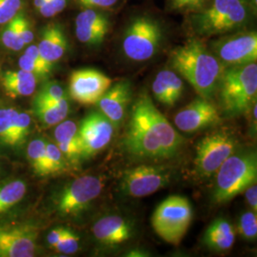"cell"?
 <instances>
[{
	"label": "cell",
	"instance_id": "1",
	"mask_svg": "<svg viewBox=\"0 0 257 257\" xmlns=\"http://www.w3.org/2000/svg\"><path fill=\"white\" fill-rule=\"evenodd\" d=\"M123 143L131 156L165 159L178 154L184 138L156 108L151 96L142 93L133 105Z\"/></svg>",
	"mask_w": 257,
	"mask_h": 257
},
{
	"label": "cell",
	"instance_id": "2",
	"mask_svg": "<svg viewBox=\"0 0 257 257\" xmlns=\"http://www.w3.org/2000/svg\"><path fill=\"white\" fill-rule=\"evenodd\" d=\"M171 64L206 99H211L225 70L220 60L198 40L176 47L171 54Z\"/></svg>",
	"mask_w": 257,
	"mask_h": 257
},
{
	"label": "cell",
	"instance_id": "3",
	"mask_svg": "<svg viewBox=\"0 0 257 257\" xmlns=\"http://www.w3.org/2000/svg\"><path fill=\"white\" fill-rule=\"evenodd\" d=\"M218 86L224 111L229 114L245 112L256 102V62L224 70Z\"/></svg>",
	"mask_w": 257,
	"mask_h": 257
},
{
	"label": "cell",
	"instance_id": "4",
	"mask_svg": "<svg viewBox=\"0 0 257 257\" xmlns=\"http://www.w3.org/2000/svg\"><path fill=\"white\" fill-rule=\"evenodd\" d=\"M257 159L255 153H233L216 172L213 200L227 203L243 193L249 185L256 182Z\"/></svg>",
	"mask_w": 257,
	"mask_h": 257
},
{
	"label": "cell",
	"instance_id": "5",
	"mask_svg": "<svg viewBox=\"0 0 257 257\" xmlns=\"http://www.w3.org/2000/svg\"><path fill=\"white\" fill-rule=\"evenodd\" d=\"M193 214V207L186 197L173 195L156 208L152 216V226L159 237L177 245L187 233Z\"/></svg>",
	"mask_w": 257,
	"mask_h": 257
},
{
	"label": "cell",
	"instance_id": "6",
	"mask_svg": "<svg viewBox=\"0 0 257 257\" xmlns=\"http://www.w3.org/2000/svg\"><path fill=\"white\" fill-rule=\"evenodd\" d=\"M248 18V7L243 0H212L211 6L199 15L196 26L202 35H218L241 27Z\"/></svg>",
	"mask_w": 257,
	"mask_h": 257
},
{
	"label": "cell",
	"instance_id": "7",
	"mask_svg": "<svg viewBox=\"0 0 257 257\" xmlns=\"http://www.w3.org/2000/svg\"><path fill=\"white\" fill-rule=\"evenodd\" d=\"M237 148V140L228 131H216L207 135L196 146L195 171L202 177L216 174L220 166Z\"/></svg>",
	"mask_w": 257,
	"mask_h": 257
},
{
	"label": "cell",
	"instance_id": "8",
	"mask_svg": "<svg viewBox=\"0 0 257 257\" xmlns=\"http://www.w3.org/2000/svg\"><path fill=\"white\" fill-rule=\"evenodd\" d=\"M162 33L156 21L138 18L128 26L122 41L125 55L134 61H146L156 55Z\"/></svg>",
	"mask_w": 257,
	"mask_h": 257
},
{
	"label": "cell",
	"instance_id": "9",
	"mask_svg": "<svg viewBox=\"0 0 257 257\" xmlns=\"http://www.w3.org/2000/svg\"><path fill=\"white\" fill-rule=\"evenodd\" d=\"M103 186L101 179L94 175L76 178L59 193L56 211L64 217L77 216L100 195Z\"/></svg>",
	"mask_w": 257,
	"mask_h": 257
},
{
	"label": "cell",
	"instance_id": "10",
	"mask_svg": "<svg viewBox=\"0 0 257 257\" xmlns=\"http://www.w3.org/2000/svg\"><path fill=\"white\" fill-rule=\"evenodd\" d=\"M171 177L170 168L164 166H138L123 174L120 189L125 195L136 198L144 197L166 187Z\"/></svg>",
	"mask_w": 257,
	"mask_h": 257
},
{
	"label": "cell",
	"instance_id": "11",
	"mask_svg": "<svg viewBox=\"0 0 257 257\" xmlns=\"http://www.w3.org/2000/svg\"><path fill=\"white\" fill-rule=\"evenodd\" d=\"M111 84L110 77L97 70H76L70 76V93L75 101L92 105L98 102Z\"/></svg>",
	"mask_w": 257,
	"mask_h": 257
},
{
	"label": "cell",
	"instance_id": "12",
	"mask_svg": "<svg viewBox=\"0 0 257 257\" xmlns=\"http://www.w3.org/2000/svg\"><path fill=\"white\" fill-rule=\"evenodd\" d=\"M114 126L101 112L93 111L81 121L78 134L82 157L88 158L106 147L111 140Z\"/></svg>",
	"mask_w": 257,
	"mask_h": 257
},
{
	"label": "cell",
	"instance_id": "13",
	"mask_svg": "<svg viewBox=\"0 0 257 257\" xmlns=\"http://www.w3.org/2000/svg\"><path fill=\"white\" fill-rule=\"evenodd\" d=\"M216 57L222 64L240 66L256 62L257 34H239L219 40L213 45Z\"/></svg>",
	"mask_w": 257,
	"mask_h": 257
},
{
	"label": "cell",
	"instance_id": "14",
	"mask_svg": "<svg viewBox=\"0 0 257 257\" xmlns=\"http://www.w3.org/2000/svg\"><path fill=\"white\" fill-rule=\"evenodd\" d=\"M219 121L220 115L217 108L210 99L200 96L184 107L175 117L176 127L187 134L196 133Z\"/></svg>",
	"mask_w": 257,
	"mask_h": 257
},
{
	"label": "cell",
	"instance_id": "15",
	"mask_svg": "<svg viewBox=\"0 0 257 257\" xmlns=\"http://www.w3.org/2000/svg\"><path fill=\"white\" fill-rule=\"evenodd\" d=\"M37 234L32 226L0 227V257L34 256Z\"/></svg>",
	"mask_w": 257,
	"mask_h": 257
},
{
	"label": "cell",
	"instance_id": "16",
	"mask_svg": "<svg viewBox=\"0 0 257 257\" xmlns=\"http://www.w3.org/2000/svg\"><path fill=\"white\" fill-rule=\"evenodd\" d=\"M132 90L128 81H120L113 85L101 96L96 103L98 108L111 124L116 127L124 119L131 101Z\"/></svg>",
	"mask_w": 257,
	"mask_h": 257
},
{
	"label": "cell",
	"instance_id": "17",
	"mask_svg": "<svg viewBox=\"0 0 257 257\" xmlns=\"http://www.w3.org/2000/svg\"><path fill=\"white\" fill-rule=\"evenodd\" d=\"M108 19L95 10L86 9L75 19V36L84 44L98 45L109 32Z\"/></svg>",
	"mask_w": 257,
	"mask_h": 257
},
{
	"label": "cell",
	"instance_id": "18",
	"mask_svg": "<svg viewBox=\"0 0 257 257\" xmlns=\"http://www.w3.org/2000/svg\"><path fill=\"white\" fill-rule=\"evenodd\" d=\"M95 239L106 246H117L132 238L134 229L119 215H108L96 221L92 227Z\"/></svg>",
	"mask_w": 257,
	"mask_h": 257
},
{
	"label": "cell",
	"instance_id": "19",
	"mask_svg": "<svg viewBox=\"0 0 257 257\" xmlns=\"http://www.w3.org/2000/svg\"><path fill=\"white\" fill-rule=\"evenodd\" d=\"M55 139L56 146L66 159L77 161L82 157L78 126L73 120H66L57 124L55 130Z\"/></svg>",
	"mask_w": 257,
	"mask_h": 257
},
{
	"label": "cell",
	"instance_id": "20",
	"mask_svg": "<svg viewBox=\"0 0 257 257\" xmlns=\"http://www.w3.org/2000/svg\"><path fill=\"white\" fill-rule=\"evenodd\" d=\"M67 39L60 26L51 24L43 29L37 48L48 62L54 64L66 53Z\"/></svg>",
	"mask_w": 257,
	"mask_h": 257
},
{
	"label": "cell",
	"instance_id": "21",
	"mask_svg": "<svg viewBox=\"0 0 257 257\" xmlns=\"http://www.w3.org/2000/svg\"><path fill=\"white\" fill-rule=\"evenodd\" d=\"M2 86L6 95L12 98L32 95L37 88V76L25 70L7 71L2 78Z\"/></svg>",
	"mask_w": 257,
	"mask_h": 257
},
{
	"label": "cell",
	"instance_id": "22",
	"mask_svg": "<svg viewBox=\"0 0 257 257\" xmlns=\"http://www.w3.org/2000/svg\"><path fill=\"white\" fill-rule=\"evenodd\" d=\"M235 240L232 225L225 218H217L211 222L204 235V242L208 248L215 251L230 249Z\"/></svg>",
	"mask_w": 257,
	"mask_h": 257
},
{
	"label": "cell",
	"instance_id": "23",
	"mask_svg": "<svg viewBox=\"0 0 257 257\" xmlns=\"http://www.w3.org/2000/svg\"><path fill=\"white\" fill-rule=\"evenodd\" d=\"M35 112L37 117L46 126H55L62 122L69 112V103L67 97L59 101L51 103H37Z\"/></svg>",
	"mask_w": 257,
	"mask_h": 257
},
{
	"label": "cell",
	"instance_id": "24",
	"mask_svg": "<svg viewBox=\"0 0 257 257\" xmlns=\"http://www.w3.org/2000/svg\"><path fill=\"white\" fill-rule=\"evenodd\" d=\"M26 192L27 186L22 180H13L0 185V215L19 204Z\"/></svg>",
	"mask_w": 257,
	"mask_h": 257
},
{
	"label": "cell",
	"instance_id": "25",
	"mask_svg": "<svg viewBox=\"0 0 257 257\" xmlns=\"http://www.w3.org/2000/svg\"><path fill=\"white\" fill-rule=\"evenodd\" d=\"M46 144V141L42 138H37L27 148L28 160L35 173L40 176H47Z\"/></svg>",
	"mask_w": 257,
	"mask_h": 257
},
{
	"label": "cell",
	"instance_id": "26",
	"mask_svg": "<svg viewBox=\"0 0 257 257\" xmlns=\"http://www.w3.org/2000/svg\"><path fill=\"white\" fill-rule=\"evenodd\" d=\"M3 26L4 28L2 30L0 39L4 47L14 52L22 50L25 45L20 37L17 17Z\"/></svg>",
	"mask_w": 257,
	"mask_h": 257
},
{
	"label": "cell",
	"instance_id": "27",
	"mask_svg": "<svg viewBox=\"0 0 257 257\" xmlns=\"http://www.w3.org/2000/svg\"><path fill=\"white\" fill-rule=\"evenodd\" d=\"M66 157L54 143L46 144V175L62 173L66 169Z\"/></svg>",
	"mask_w": 257,
	"mask_h": 257
},
{
	"label": "cell",
	"instance_id": "28",
	"mask_svg": "<svg viewBox=\"0 0 257 257\" xmlns=\"http://www.w3.org/2000/svg\"><path fill=\"white\" fill-rule=\"evenodd\" d=\"M63 98H66V94L62 86L55 81H50L45 83L37 92L34 104L59 101Z\"/></svg>",
	"mask_w": 257,
	"mask_h": 257
},
{
	"label": "cell",
	"instance_id": "29",
	"mask_svg": "<svg viewBox=\"0 0 257 257\" xmlns=\"http://www.w3.org/2000/svg\"><path fill=\"white\" fill-rule=\"evenodd\" d=\"M19 110L14 108L0 109V141L11 146V139L15 120Z\"/></svg>",
	"mask_w": 257,
	"mask_h": 257
},
{
	"label": "cell",
	"instance_id": "30",
	"mask_svg": "<svg viewBox=\"0 0 257 257\" xmlns=\"http://www.w3.org/2000/svg\"><path fill=\"white\" fill-rule=\"evenodd\" d=\"M32 124V118L31 115L28 112H19L17 115L14 128H13V134H12V139H11V146H18L21 144L29 134V130Z\"/></svg>",
	"mask_w": 257,
	"mask_h": 257
},
{
	"label": "cell",
	"instance_id": "31",
	"mask_svg": "<svg viewBox=\"0 0 257 257\" xmlns=\"http://www.w3.org/2000/svg\"><path fill=\"white\" fill-rule=\"evenodd\" d=\"M158 74L161 75L163 78L166 86L168 88V92L170 94V98L173 106L175 105L176 102L178 101L183 93L184 84L182 79L175 74L173 71L169 70H164L161 71Z\"/></svg>",
	"mask_w": 257,
	"mask_h": 257
},
{
	"label": "cell",
	"instance_id": "32",
	"mask_svg": "<svg viewBox=\"0 0 257 257\" xmlns=\"http://www.w3.org/2000/svg\"><path fill=\"white\" fill-rule=\"evenodd\" d=\"M239 232L246 240H254L257 236L256 213L245 211L239 219Z\"/></svg>",
	"mask_w": 257,
	"mask_h": 257
},
{
	"label": "cell",
	"instance_id": "33",
	"mask_svg": "<svg viewBox=\"0 0 257 257\" xmlns=\"http://www.w3.org/2000/svg\"><path fill=\"white\" fill-rule=\"evenodd\" d=\"M23 0H0V25L3 26L15 19L22 8Z\"/></svg>",
	"mask_w": 257,
	"mask_h": 257
},
{
	"label": "cell",
	"instance_id": "34",
	"mask_svg": "<svg viewBox=\"0 0 257 257\" xmlns=\"http://www.w3.org/2000/svg\"><path fill=\"white\" fill-rule=\"evenodd\" d=\"M55 250L65 254H72L79 248V237L72 230H66L63 236L55 246Z\"/></svg>",
	"mask_w": 257,
	"mask_h": 257
},
{
	"label": "cell",
	"instance_id": "35",
	"mask_svg": "<svg viewBox=\"0 0 257 257\" xmlns=\"http://www.w3.org/2000/svg\"><path fill=\"white\" fill-rule=\"evenodd\" d=\"M19 66L20 69L25 70L29 73L37 75V77H42L46 76L52 72V68H49L46 66L39 64L31 57H29L26 55H21L19 60Z\"/></svg>",
	"mask_w": 257,
	"mask_h": 257
},
{
	"label": "cell",
	"instance_id": "36",
	"mask_svg": "<svg viewBox=\"0 0 257 257\" xmlns=\"http://www.w3.org/2000/svg\"><path fill=\"white\" fill-rule=\"evenodd\" d=\"M152 89L157 101L165 104L167 106H173L168 92V88L160 74L156 75V79L153 82Z\"/></svg>",
	"mask_w": 257,
	"mask_h": 257
},
{
	"label": "cell",
	"instance_id": "37",
	"mask_svg": "<svg viewBox=\"0 0 257 257\" xmlns=\"http://www.w3.org/2000/svg\"><path fill=\"white\" fill-rule=\"evenodd\" d=\"M17 20H18V26H19V34L20 37L24 43L25 46L30 45L33 40H34V32L32 30V27L30 25V22L25 15H23L22 12H20L19 15L17 16Z\"/></svg>",
	"mask_w": 257,
	"mask_h": 257
},
{
	"label": "cell",
	"instance_id": "38",
	"mask_svg": "<svg viewBox=\"0 0 257 257\" xmlns=\"http://www.w3.org/2000/svg\"><path fill=\"white\" fill-rule=\"evenodd\" d=\"M67 0H47L46 3L38 10L43 18H54L65 9Z\"/></svg>",
	"mask_w": 257,
	"mask_h": 257
},
{
	"label": "cell",
	"instance_id": "39",
	"mask_svg": "<svg viewBox=\"0 0 257 257\" xmlns=\"http://www.w3.org/2000/svg\"><path fill=\"white\" fill-rule=\"evenodd\" d=\"M205 0H173V7L177 10L200 9Z\"/></svg>",
	"mask_w": 257,
	"mask_h": 257
},
{
	"label": "cell",
	"instance_id": "40",
	"mask_svg": "<svg viewBox=\"0 0 257 257\" xmlns=\"http://www.w3.org/2000/svg\"><path fill=\"white\" fill-rule=\"evenodd\" d=\"M24 55L31 57L32 59H34L35 61H37L39 64L43 65V66H46V67L53 69V65L54 64L48 62L46 59L41 55L38 48H37V45H31V44L28 45V48L26 49Z\"/></svg>",
	"mask_w": 257,
	"mask_h": 257
},
{
	"label": "cell",
	"instance_id": "41",
	"mask_svg": "<svg viewBox=\"0 0 257 257\" xmlns=\"http://www.w3.org/2000/svg\"><path fill=\"white\" fill-rule=\"evenodd\" d=\"M245 192V198L248 203V206L252 211L256 212L257 211V186L256 183L249 185L248 188H246Z\"/></svg>",
	"mask_w": 257,
	"mask_h": 257
},
{
	"label": "cell",
	"instance_id": "42",
	"mask_svg": "<svg viewBox=\"0 0 257 257\" xmlns=\"http://www.w3.org/2000/svg\"><path fill=\"white\" fill-rule=\"evenodd\" d=\"M80 4L87 8H109L118 0H78Z\"/></svg>",
	"mask_w": 257,
	"mask_h": 257
},
{
	"label": "cell",
	"instance_id": "43",
	"mask_svg": "<svg viewBox=\"0 0 257 257\" xmlns=\"http://www.w3.org/2000/svg\"><path fill=\"white\" fill-rule=\"evenodd\" d=\"M67 229L65 228H55L50 231V233L47 236V242L52 247L55 248V245L58 243V241L63 236Z\"/></svg>",
	"mask_w": 257,
	"mask_h": 257
},
{
	"label": "cell",
	"instance_id": "44",
	"mask_svg": "<svg viewBox=\"0 0 257 257\" xmlns=\"http://www.w3.org/2000/svg\"><path fill=\"white\" fill-rule=\"evenodd\" d=\"M47 0H34V5L36 7V9L39 10L45 3Z\"/></svg>",
	"mask_w": 257,
	"mask_h": 257
}]
</instances>
